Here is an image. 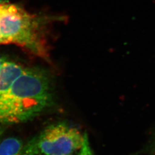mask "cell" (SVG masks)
Masks as SVG:
<instances>
[{
  "label": "cell",
  "instance_id": "cell-1",
  "mask_svg": "<svg viewBox=\"0 0 155 155\" xmlns=\"http://www.w3.org/2000/svg\"><path fill=\"white\" fill-rule=\"evenodd\" d=\"M52 100L50 78L44 70L25 68L0 97V124L27 122L45 110Z\"/></svg>",
  "mask_w": 155,
  "mask_h": 155
},
{
  "label": "cell",
  "instance_id": "cell-5",
  "mask_svg": "<svg viewBox=\"0 0 155 155\" xmlns=\"http://www.w3.org/2000/svg\"><path fill=\"white\" fill-rule=\"evenodd\" d=\"M22 141L16 137H9L0 141V155H28L24 151Z\"/></svg>",
  "mask_w": 155,
  "mask_h": 155
},
{
  "label": "cell",
  "instance_id": "cell-3",
  "mask_svg": "<svg viewBox=\"0 0 155 155\" xmlns=\"http://www.w3.org/2000/svg\"><path fill=\"white\" fill-rule=\"evenodd\" d=\"M84 133L65 122L50 125L27 143L24 151L28 155H73L82 147Z\"/></svg>",
  "mask_w": 155,
  "mask_h": 155
},
{
  "label": "cell",
  "instance_id": "cell-9",
  "mask_svg": "<svg viewBox=\"0 0 155 155\" xmlns=\"http://www.w3.org/2000/svg\"><path fill=\"white\" fill-rule=\"evenodd\" d=\"M5 45V43L4 39H2V38L0 35V45Z\"/></svg>",
  "mask_w": 155,
  "mask_h": 155
},
{
  "label": "cell",
  "instance_id": "cell-7",
  "mask_svg": "<svg viewBox=\"0 0 155 155\" xmlns=\"http://www.w3.org/2000/svg\"><path fill=\"white\" fill-rule=\"evenodd\" d=\"M150 153L153 155H155V133L153 134V138L150 142Z\"/></svg>",
  "mask_w": 155,
  "mask_h": 155
},
{
  "label": "cell",
  "instance_id": "cell-4",
  "mask_svg": "<svg viewBox=\"0 0 155 155\" xmlns=\"http://www.w3.org/2000/svg\"><path fill=\"white\" fill-rule=\"evenodd\" d=\"M25 68L14 61L5 60L0 72V97L8 91Z\"/></svg>",
  "mask_w": 155,
  "mask_h": 155
},
{
  "label": "cell",
  "instance_id": "cell-6",
  "mask_svg": "<svg viewBox=\"0 0 155 155\" xmlns=\"http://www.w3.org/2000/svg\"><path fill=\"white\" fill-rule=\"evenodd\" d=\"M77 155H94L90 144L88 134L86 132L84 133L83 144L81 149L78 152Z\"/></svg>",
  "mask_w": 155,
  "mask_h": 155
},
{
  "label": "cell",
  "instance_id": "cell-10",
  "mask_svg": "<svg viewBox=\"0 0 155 155\" xmlns=\"http://www.w3.org/2000/svg\"><path fill=\"white\" fill-rule=\"evenodd\" d=\"M3 133V129L2 127L0 125V141H1V137L2 136V134Z\"/></svg>",
  "mask_w": 155,
  "mask_h": 155
},
{
  "label": "cell",
  "instance_id": "cell-8",
  "mask_svg": "<svg viewBox=\"0 0 155 155\" xmlns=\"http://www.w3.org/2000/svg\"><path fill=\"white\" fill-rule=\"evenodd\" d=\"M5 58H4L3 57L0 56V72H1V70L2 66H3V64H4V61H5Z\"/></svg>",
  "mask_w": 155,
  "mask_h": 155
},
{
  "label": "cell",
  "instance_id": "cell-2",
  "mask_svg": "<svg viewBox=\"0 0 155 155\" xmlns=\"http://www.w3.org/2000/svg\"><path fill=\"white\" fill-rule=\"evenodd\" d=\"M41 20L19 6L0 1V35L5 45L14 44L45 59L48 51Z\"/></svg>",
  "mask_w": 155,
  "mask_h": 155
}]
</instances>
